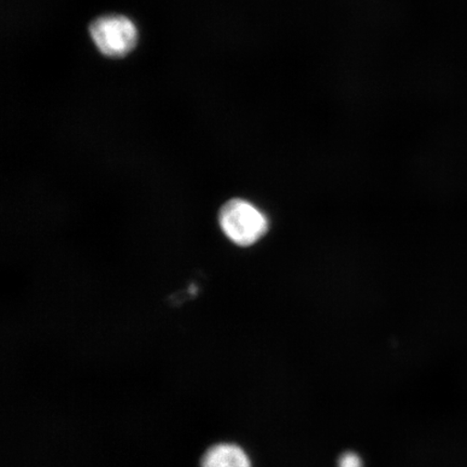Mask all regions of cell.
<instances>
[{
  "mask_svg": "<svg viewBox=\"0 0 467 467\" xmlns=\"http://www.w3.org/2000/svg\"><path fill=\"white\" fill-rule=\"evenodd\" d=\"M219 224L224 235L241 247L259 242L270 227L266 215L254 203L241 198H234L222 206Z\"/></svg>",
  "mask_w": 467,
  "mask_h": 467,
  "instance_id": "obj_1",
  "label": "cell"
},
{
  "mask_svg": "<svg viewBox=\"0 0 467 467\" xmlns=\"http://www.w3.org/2000/svg\"><path fill=\"white\" fill-rule=\"evenodd\" d=\"M93 43L102 55L121 57L130 54L138 43L136 25L124 16H104L90 26Z\"/></svg>",
  "mask_w": 467,
  "mask_h": 467,
  "instance_id": "obj_2",
  "label": "cell"
},
{
  "mask_svg": "<svg viewBox=\"0 0 467 467\" xmlns=\"http://www.w3.org/2000/svg\"><path fill=\"white\" fill-rule=\"evenodd\" d=\"M202 467H251L246 452L234 443H218L202 455Z\"/></svg>",
  "mask_w": 467,
  "mask_h": 467,
  "instance_id": "obj_3",
  "label": "cell"
},
{
  "mask_svg": "<svg viewBox=\"0 0 467 467\" xmlns=\"http://www.w3.org/2000/svg\"><path fill=\"white\" fill-rule=\"evenodd\" d=\"M338 467H364L363 461L354 452H347L342 455L337 463Z\"/></svg>",
  "mask_w": 467,
  "mask_h": 467,
  "instance_id": "obj_4",
  "label": "cell"
}]
</instances>
